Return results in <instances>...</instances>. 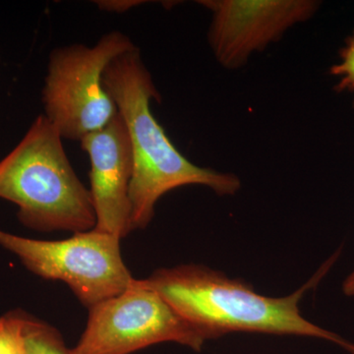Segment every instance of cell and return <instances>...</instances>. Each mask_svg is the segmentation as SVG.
<instances>
[{"mask_svg":"<svg viewBox=\"0 0 354 354\" xmlns=\"http://www.w3.org/2000/svg\"><path fill=\"white\" fill-rule=\"evenodd\" d=\"M120 241L95 230L57 241L0 230V245L15 254L34 274L66 283L88 308L120 295L134 281L121 257Z\"/></svg>","mask_w":354,"mask_h":354,"instance_id":"5b68a950","label":"cell"},{"mask_svg":"<svg viewBox=\"0 0 354 354\" xmlns=\"http://www.w3.org/2000/svg\"><path fill=\"white\" fill-rule=\"evenodd\" d=\"M339 255L337 251L304 286L286 297L258 295L246 281L200 265L158 270L144 281L205 341L234 332L302 335L334 342L354 354L353 342L309 322L299 309L305 293L316 288Z\"/></svg>","mask_w":354,"mask_h":354,"instance_id":"6da1fadb","label":"cell"},{"mask_svg":"<svg viewBox=\"0 0 354 354\" xmlns=\"http://www.w3.org/2000/svg\"><path fill=\"white\" fill-rule=\"evenodd\" d=\"M165 342L200 351L206 341L144 279H134L127 290L91 307L71 354H130Z\"/></svg>","mask_w":354,"mask_h":354,"instance_id":"8992f818","label":"cell"},{"mask_svg":"<svg viewBox=\"0 0 354 354\" xmlns=\"http://www.w3.org/2000/svg\"><path fill=\"white\" fill-rule=\"evenodd\" d=\"M342 291L346 297H354V271L344 279V283H342Z\"/></svg>","mask_w":354,"mask_h":354,"instance_id":"7c38bea8","label":"cell"},{"mask_svg":"<svg viewBox=\"0 0 354 354\" xmlns=\"http://www.w3.org/2000/svg\"><path fill=\"white\" fill-rule=\"evenodd\" d=\"M80 142L90 158V193L97 216L94 230L122 239L133 230L130 185L134 171L124 120L118 113L106 127Z\"/></svg>","mask_w":354,"mask_h":354,"instance_id":"ba28073f","label":"cell"},{"mask_svg":"<svg viewBox=\"0 0 354 354\" xmlns=\"http://www.w3.org/2000/svg\"><path fill=\"white\" fill-rule=\"evenodd\" d=\"M27 317L10 312L0 318V354H25Z\"/></svg>","mask_w":354,"mask_h":354,"instance_id":"30bf717a","label":"cell"},{"mask_svg":"<svg viewBox=\"0 0 354 354\" xmlns=\"http://www.w3.org/2000/svg\"><path fill=\"white\" fill-rule=\"evenodd\" d=\"M135 48L127 35L113 31L94 46L75 44L53 50L43 88L44 115L62 139L81 141L118 115L102 81L104 70Z\"/></svg>","mask_w":354,"mask_h":354,"instance_id":"277c9868","label":"cell"},{"mask_svg":"<svg viewBox=\"0 0 354 354\" xmlns=\"http://www.w3.org/2000/svg\"><path fill=\"white\" fill-rule=\"evenodd\" d=\"M212 13L209 44L227 69L244 66L251 55L278 41L293 26L313 17L315 0H202Z\"/></svg>","mask_w":354,"mask_h":354,"instance_id":"52a82bcc","label":"cell"},{"mask_svg":"<svg viewBox=\"0 0 354 354\" xmlns=\"http://www.w3.org/2000/svg\"><path fill=\"white\" fill-rule=\"evenodd\" d=\"M102 81L124 120L131 142L132 230L146 227L158 199L176 188L207 186L221 196L234 195L241 189L239 177L198 167L167 137L151 111V102L160 101V97L138 48L114 58L104 70Z\"/></svg>","mask_w":354,"mask_h":354,"instance_id":"7a4b0ae2","label":"cell"},{"mask_svg":"<svg viewBox=\"0 0 354 354\" xmlns=\"http://www.w3.org/2000/svg\"><path fill=\"white\" fill-rule=\"evenodd\" d=\"M0 198L17 205L21 223L34 230L79 234L97 223L90 190L76 176L62 137L44 114L0 160Z\"/></svg>","mask_w":354,"mask_h":354,"instance_id":"3957f363","label":"cell"},{"mask_svg":"<svg viewBox=\"0 0 354 354\" xmlns=\"http://www.w3.org/2000/svg\"><path fill=\"white\" fill-rule=\"evenodd\" d=\"M341 62L333 65L330 73L339 78L335 86L337 92H353L354 91V30L346 39V44L339 51Z\"/></svg>","mask_w":354,"mask_h":354,"instance_id":"8fae6325","label":"cell"},{"mask_svg":"<svg viewBox=\"0 0 354 354\" xmlns=\"http://www.w3.org/2000/svg\"><path fill=\"white\" fill-rule=\"evenodd\" d=\"M25 354H71L55 328L27 317Z\"/></svg>","mask_w":354,"mask_h":354,"instance_id":"9c48e42d","label":"cell"}]
</instances>
